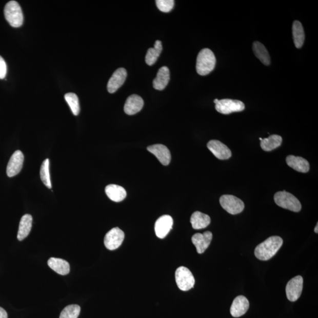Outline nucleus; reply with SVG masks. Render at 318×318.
<instances>
[{"mask_svg": "<svg viewBox=\"0 0 318 318\" xmlns=\"http://www.w3.org/2000/svg\"><path fill=\"white\" fill-rule=\"evenodd\" d=\"M283 242V240L280 236L270 237L256 246L254 250V254L258 260H269L279 251Z\"/></svg>", "mask_w": 318, "mask_h": 318, "instance_id": "f257e3e1", "label": "nucleus"}, {"mask_svg": "<svg viewBox=\"0 0 318 318\" xmlns=\"http://www.w3.org/2000/svg\"><path fill=\"white\" fill-rule=\"evenodd\" d=\"M216 59L213 51L209 49H202L198 53L196 61L197 73L206 75L211 73L215 67Z\"/></svg>", "mask_w": 318, "mask_h": 318, "instance_id": "f03ea898", "label": "nucleus"}, {"mask_svg": "<svg viewBox=\"0 0 318 318\" xmlns=\"http://www.w3.org/2000/svg\"><path fill=\"white\" fill-rule=\"evenodd\" d=\"M274 200L278 206L294 212H299L302 209L300 201L292 194L286 191L276 193Z\"/></svg>", "mask_w": 318, "mask_h": 318, "instance_id": "7ed1b4c3", "label": "nucleus"}, {"mask_svg": "<svg viewBox=\"0 0 318 318\" xmlns=\"http://www.w3.org/2000/svg\"><path fill=\"white\" fill-rule=\"evenodd\" d=\"M6 21L12 27H19L23 25L24 17L22 8L15 1L7 3L5 8Z\"/></svg>", "mask_w": 318, "mask_h": 318, "instance_id": "20e7f679", "label": "nucleus"}, {"mask_svg": "<svg viewBox=\"0 0 318 318\" xmlns=\"http://www.w3.org/2000/svg\"><path fill=\"white\" fill-rule=\"evenodd\" d=\"M175 279L181 291H188L193 288L195 280L190 270L184 266L178 268L175 272Z\"/></svg>", "mask_w": 318, "mask_h": 318, "instance_id": "39448f33", "label": "nucleus"}, {"mask_svg": "<svg viewBox=\"0 0 318 318\" xmlns=\"http://www.w3.org/2000/svg\"><path fill=\"white\" fill-rule=\"evenodd\" d=\"M220 204L226 212L231 214H237L243 211L245 204L243 201L233 195H223L220 198Z\"/></svg>", "mask_w": 318, "mask_h": 318, "instance_id": "423d86ee", "label": "nucleus"}, {"mask_svg": "<svg viewBox=\"0 0 318 318\" xmlns=\"http://www.w3.org/2000/svg\"><path fill=\"white\" fill-rule=\"evenodd\" d=\"M215 109L218 113L229 114L234 112H240L245 109L244 103L232 99H222L216 103Z\"/></svg>", "mask_w": 318, "mask_h": 318, "instance_id": "0eeeda50", "label": "nucleus"}, {"mask_svg": "<svg viewBox=\"0 0 318 318\" xmlns=\"http://www.w3.org/2000/svg\"><path fill=\"white\" fill-rule=\"evenodd\" d=\"M125 239V233L120 228H114L107 232L105 237L106 248L110 250L120 247Z\"/></svg>", "mask_w": 318, "mask_h": 318, "instance_id": "6e6552de", "label": "nucleus"}, {"mask_svg": "<svg viewBox=\"0 0 318 318\" xmlns=\"http://www.w3.org/2000/svg\"><path fill=\"white\" fill-rule=\"evenodd\" d=\"M303 282L301 276H297L289 281L286 285V293L290 301L295 302L299 299L303 289Z\"/></svg>", "mask_w": 318, "mask_h": 318, "instance_id": "1a4fd4ad", "label": "nucleus"}, {"mask_svg": "<svg viewBox=\"0 0 318 318\" xmlns=\"http://www.w3.org/2000/svg\"><path fill=\"white\" fill-rule=\"evenodd\" d=\"M24 160L23 153L21 150H17L12 155L7 167V176L12 177L18 174L23 168Z\"/></svg>", "mask_w": 318, "mask_h": 318, "instance_id": "9d476101", "label": "nucleus"}, {"mask_svg": "<svg viewBox=\"0 0 318 318\" xmlns=\"http://www.w3.org/2000/svg\"><path fill=\"white\" fill-rule=\"evenodd\" d=\"M207 147L214 156L220 160H227L232 156L231 151L224 143L217 140L208 142Z\"/></svg>", "mask_w": 318, "mask_h": 318, "instance_id": "9b49d317", "label": "nucleus"}, {"mask_svg": "<svg viewBox=\"0 0 318 318\" xmlns=\"http://www.w3.org/2000/svg\"><path fill=\"white\" fill-rule=\"evenodd\" d=\"M173 225V218L170 216L164 215L159 217L154 225L156 236L160 239L165 238L172 230Z\"/></svg>", "mask_w": 318, "mask_h": 318, "instance_id": "f8f14e48", "label": "nucleus"}, {"mask_svg": "<svg viewBox=\"0 0 318 318\" xmlns=\"http://www.w3.org/2000/svg\"><path fill=\"white\" fill-rule=\"evenodd\" d=\"M213 234L209 231L202 233H196L192 237V243L196 248L197 252L204 253L208 249L212 240Z\"/></svg>", "mask_w": 318, "mask_h": 318, "instance_id": "ddd939ff", "label": "nucleus"}, {"mask_svg": "<svg viewBox=\"0 0 318 318\" xmlns=\"http://www.w3.org/2000/svg\"><path fill=\"white\" fill-rule=\"evenodd\" d=\"M127 71L124 68H119L114 71L107 84V90L114 93L124 84L127 77Z\"/></svg>", "mask_w": 318, "mask_h": 318, "instance_id": "4468645a", "label": "nucleus"}, {"mask_svg": "<svg viewBox=\"0 0 318 318\" xmlns=\"http://www.w3.org/2000/svg\"><path fill=\"white\" fill-rule=\"evenodd\" d=\"M249 308V302L246 297L240 295L237 296L233 301L230 307V314L234 317L244 315Z\"/></svg>", "mask_w": 318, "mask_h": 318, "instance_id": "2eb2a0df", "label": "nucleus"}, {"mask_svg": "<svg viewBox=\"0 0 318 318\" xmlns=\"http://www.w3.org/2000/svg\"><path fill=\"white\" fill-rule=\"evenodd\" d=\"M148 150L156 156L159 162L165 166L168 165L171 161V154L166 146L161 144L153 145L148 147Z\"/></svg>", "mask_w": 318, "mask_h": 318, "instance_id": "dca6fc26", "label": "nucleus"}, {"mask_svg": "<svg viewBox=\"0 0 318 318\" xmlns=\"http://www.w3.org/2000/svg\"><path fill=\"white\" fill-rule=\"evenodd\" d=\"M144 105L143 98L137 94L130 95L127 98L125 107V112L128 115H133L140 111Z\"/></svg>", "mask_w": 318, "mask_h": 318, "instance_id": "f3484780", "label": "nucleus"}, {"mask_svg": "<svg viewBox=\"0 0 318 318\" xmlns=\"http://www.w3.org/2000/svg\"><path fill=\"white\" fill-rule=\"evenodd\" d=\"M286 164L294 170L301 173L309 172L310 166L309 162L303 157L289 155L286 158Z\"/></svg>", "mask_w": 318, "mask_h": 318, "instance_id": "a211bd4d", "label": "nucleus"}, {"mask_svg": "<svg viewBox=\"0 0 318 318\" xmlns=\"http://www.w3.org/2000/svg\"><path fill=\"white\" fill-rule=\"evenodd\" d=\"M170 81V71L168 67H162L158 70L156 77L153 81V87L157 90L165 89Z\"/></svg>", "mask_w": 318, "mask_h": 318, "instance_id": "6ab92c4d", "label": "nucleus"}, {"mask_svg": "<svg viewBox=\"0 0 318 318\" xmlns=\"http://www.w3.org/2000/svg\"><path fill=\"white\" fill-rule=\"evenodd\" d=\"M105 192L110 200L115 202L123 201L127 196L126 190L123 187L117 185L107 186Z\"/></svg>", "mask_w": 318, "mask_h": 318, "instance_id": "aec40b11", "label": "nucleus"}, {"mask_svg": "<svg viewBox=\"0 0 318 318\" xmlns=\"http://www.w3.org/2000/svg\"><path fill=\"white\" fill-rule=\"evenodd\" d=\"M48 265L55 272L61 275H66L70 272V265L66 261L59 258L51 257Z\"/></svg>", "mask_w": 318, "mask_h": 318, "instance_id": "412c9836", "label": "nucleus"}, {"mask_svg": "<svg viewBox=\"0 0 318 318\" xmlns=\"http://www.w3.org/2000/svg\"><path fill=\"white\" fill-rule=\"evenodd\" d=\"M33 217L29 214L24 215L19 222V228L17 234V239L22 241L29 235L32 228Z\"/></svg>", "mask_w": 318, "mask_h": 318, "instance_id": "4be33fe9", "label": "nucleus"}, {"mask_svg": "<svg viewBox=\"0 0 318 318\" xmlns=\"http://www.w3.org/2000/svg\"><path fill=\"white\" fill-rule=\"evenodd\" d=\"M210 217L205 213L195 212L190 217V223L194 229H202L208 227L210 224Z\"/></svg>", "mask_w": 318, "mask_h": 318, "instance_id": "5701e85b", "label": "nucleus"}, {"mask_svg": "<svg viewBox=\"0 0 318 318\" xmlns=\"http://www.w3.org/2000/svg\"><path fill=\"white\" fill-rule=\"evenodd\" d=\"M282 142V138L279 135H270L268 138L262 139L261 141V148L266 152H270L280 147Z\"/></svg>", "mask_w": 318, "mask_h": 318, "instance_id": "b1692460", "label": "nucleus"}, {"mask_svg": "<svg viewBox=\"0 0 318 318\" xmlns=\"http://www.w3.org/2000/svg\"><path fill=\"white\" fill-rule=\"evenodd\" d=\"M253 51L256 57L266 66H269L270 63V57L267 49L264 45L259 42H254L253 44Z\"/></svg>", "mask_w": 318, "mask_h": 318, "instance_id": "393cba45", "label": "nucleus"}, {"mask_svg": "<svg viewBox=\"0 0 318 318\" xmlns=\"http://www.w3.org/2000/svg\"><path fill=\"white\" fill-rule=\"evenodd\" d=\"M292 33L294 43L297 49L303 46L305 41V33L303 26L299 21H295L293 23Z\"/></svg>", "mask_w": 318, "mask_h": 318, "instance_id": "a878e982", "label": "nucleus"}, {"mask_svg": "<svg viewBox=\"0 0 318 318\" xmlns=\"http://www.w3.org/2000/svg\"><path fill=\"white\" fill-rule=\"evenodd\" d=\"M162 42L157 41L154 43L153 48H150L147 52L145 61L149 66H152L156 62L162 51Z\"/></svg>", "mask_w": 318, "mask_h": 318, "instance_id": "bb28decb", "label": "nucleus"}, {"mask_svg": "<svg viewBox=\"0 0 318 318\" xmlns=\"http://www.w3.org/2000/svg\"><path fill=\"white\" fill-rule=\"evenodd\" d=\"M49 165L50 161L49 158L46 159L43 162L41 169V177L44 185L46 186L48 188L51 189Z\"/></svg>", "mask_w": 318, "mask_h": 318, "instance_id": "cd10ccee", "label": "nucleus"}, {"mask_svg": "<svg viewBox=\"0 0 318 318\" xmlns=\"http://www.w3.org/2000/svg\"><path fill=\"white\" fill-rule=\"evenodd\" d=\"M65 98L72 113L75 116H77L80 113V110H81L77 95L73 93H69L65 94Z\"/></svg>", "mask_w": 318, "mask_h": 318, "instance_id": "c85d7f7f", "label": "nucleus"}, {"mask_svg": "<svg viewBox=\"0 0 318 318\" xmlns=\"http://www.w3.org/2000/svg\"><path fill=\"white\" fill-rule=\"evenodd\" d=\"M81 307L77 305H70L63 310L59 318H77L81 313Z\"/></svg>", "mask_w": 318, "mask_h": 318, "instance_id": "c756f323", "label": "nucleus"}, {"mask_svg": "<svg viewBox=\"0 0 318 318\" xmlns=\"http://www.w3.org/2000/svg\"><path fill=\"white\" fill-rule=\"evenodd\" d=\"M156 4L159 10L168 13L173 9L174 2L173 0H157Z\"/></svg>", "mask_w": 318, "mask_h": 318, "instance_id": "7c9ffc66", "label": "nucleus"}, {"mask_svg": "<svg viewBox=\"0 0 318 318\" xmlns=\"http://www.w3.org/2000/svg\"><path fill=\"white\" fill-rule=\"evenodd\" d=\"M7 71L6 63L5 59L0 56V79L5 78Z\"/></svg>", "mask_w": 318, "mask_h": 318, "instance_id": "2f4dec72", "label": "nucleus"}, {"mask_svg": "<svg viewBox=\"0 0 318 318\" xmlns=\"http://www.w3.org/2000/svg\"><path fill=\"white\" fill-rule=\"evenodd\" d=\"M0 318H8L7 312L2 307H0Z\"/></svg>", "mask_w": 318, "mask_h": 318, "instance_id": "473e14b6", "label": "nucleus"}, {"mask_svg": "<svg viewBox=\"0 0 318 318\" xmlns=\"http://www.w3.org/2000/svg\"><path fill=\"white\" fill-rule=\"evenodd\" d=\"M318 224H317L316 227L315 228V230H314V231H315V233H318Z\"/></svg>", "mask_w": 318, "mask_h": 318, "instance_id": "72a5a7b5", "label": "nucleus"}, {"mask_svg": "<svg viewBox=\"0 0 318 318\" xmlns=\"http://www.w3.org/2000/svg\"><path fill=\"white\" fill-rule=\"evenodd\" d=\"M260 140L261 141L262 140V138H260Z\"/></svg>", "mask_w": 318, "mask_h": 318, "instance_id": "f704fd0d", "label": "nucleus"}]
</instances>
